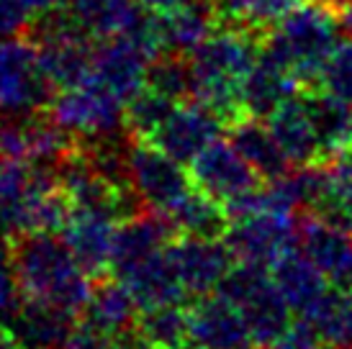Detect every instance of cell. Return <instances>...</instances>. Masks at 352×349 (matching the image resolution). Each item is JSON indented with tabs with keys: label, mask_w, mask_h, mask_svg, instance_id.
<instances>
[{
	"label": "cell",
	"mask_w": 352,
	"mask_h": 349,
	"mask_svg": "<svg viewBox=\"0 0 352 349\" xmlns=\"http://www.w3.org/2000/svg\"><path fill=\"white\" fill-rule=\"evenodd\" d=\"M6 239L26 301L50 303L75 316L82 313L93 295L96 278L80 267L59 234L31 232Z\"/></svg>",
	"instance_id": "cell-1"
},
{
	"label": "cell",
	"mask_w": 352,
	"mask_h": 349,
	"mask_svg": "<svg viewBox=\"0 0 352 349\" xmlns=\"http://www.w3.org/2000/svg\"><path fill=\"white\" fill-rule=\"evenodd\" d=\"M263 52V36L247 29L224 26L216 29L190 54L193 90L190 98L211 108L229 124L245 116L242 108V80L254 67Z\"/></svg>",
	"instance_id": "cell-2"
},
{
	"label": "cell",
	"mask_w": 352,
	"mask_h": 349,
	"mask_svg": "<svg viewBox=\"0 0 352 349\" xmlns=\"http://www.w3.org/2000/svg\"><path fill=\"white\" fill-rule=\"evenodd\" d=\"M340 16L319 3H301L265 31L263 54L294 72L301 90H314L327 57L340 44Z\"/></svg>",
	"instance_id": "cell-3"
},
{
	"label": "cell",
	"mask_w": 352,
	"mask_h": 349,
	"mask_svg": "<svg viewBox=\"0 0 352 349\" xmlns=\"http://www.w3.org/2000/svg\"><path fill=\"white\" fill-rule=\"evenodd\" d=\"M216 293L224 295L226 301H232L245 313L257 347L283 337L288 326L294 324L291 306L275 288V280L267 267L236 262L224 275V280L219 282Z\"/></svg>",
	"instance_id": "cell-4"
},
{
	"label": "cell",
	"mask_w": 352,
	"mask_h": 349,
	"mask_svg": "<svg viewBox=\"0 0 352 349\" xmlns=\"http://www.w3.org/2000/svg\"><path fill=\"white\" fill-rule=\"evenodd\" d=\"M54 85L29 36L0 39V113H36L50 106Z\"/></svg>",
	"instance_id": "cell-5"
},
{
	"label": "cell",
	"mask_w": 352,
	"mask_h": 349,
	"mask_svg": "<svg viewBox=\"0 0 352 349\" xmlns=\"http://www.w3.org/2000/svg\"><path fill=\"white\" fill-rule=\"evenodd\" d=\"M47 113L78 139L118 134L129 128L126 103L90 80L82 85L57 90L47 106Z\"/></svg>",
	"instance_id": "cell-6"
},
{
	"label": "cell",
	"mask_w": 352,
	"mask_h": 349,
	"mask_svg": "<svg viewBox=\"0 0 352 349\" xmlns=\"http://www.w3.org/2000/svg\"><path fill=\"white\" fill-rule=\"evenodd\" d=\"M129 183L142 203L162 214H167L193 188L190 172H186L183 162L137 136L129 146Z\"/></svg>",
	"instance_id": "cell-7"
},
{
	"label": "cell",
	"mask_w": 352,
	"mask_h": 349,
	"mask_svg": "<svg viewBox=\"0 0 352 349\" xmlns=\"http://www.w3.org/2000/svg\"><path fill=\"white\" fill-rule=\"evenodd\" d=\"M224 242L236 262L273 267L298 244V218L280 211H263L234 218L226 229Z\"/></svg>",
	"instance_id": "cell-8"
},
{
	"label": "cell",
	"mask_w": 352,
	"mask_h": 349,
	"mask_svg": "<svg viewBox=\"0 0 352 349\" xmlns=\"http://www.w3.org/2000/svg\"><path fill=\"white\" fill-rule=\"evenodd\" d=\"M224 128H229L226 121L211 108H206L198 100H190V103L180 100L173 108V113L165 118V124L157 128L147 142L160 146L170 157H175L177 162L190 165L206 146L221 139Z\"/></svg>",
	"instance_id": "cell-9"
},
{
	"label": "cell",
	"mask_w": 352,
	"mask_h": 349,
	"mask_svg": "<svg viewBox=\"0 0 352 349\" xmlns=\"http://www.w3.org/2000/svg\"><path fill=\"white\" fill-rule=\"evenodd\" d=\"M190 180L198 190L211 195L216 201H232L236 195H245L254 190L265 180L254 172V167L247 162L245 157L234 149L229 139H216L214 144H208L201 155L190 162Z\"/></svg>",
	"instance_id": "cell-10"
},
{
	"label": "cell",
	"mask_w": 352,
	"mask_h": 349,
	"mask_svg": "<svg viewBox=\"0 0 352 349\" xmlns=\"http://www.w3.org/2000/svg\"><path fill=\"white\" fill-rule=\"evenodd\" d=\"M167 254L190 298H204L214 293L236 262L224 239H198L183 234L170 242Z\"/></svg>",
	"instance_id": "cell-11"
},
{
	"label": "cell",
	"mask_w": 352,
	"mask_h": 349,
	"mask_svg": "<svg viewBox=\"0 0 352 349\" xmlns=\"http://www.w3.org/2000/svg\"><path fill=\"white\" fill-rule=\"evenodd\" d=\"M188 339L201 349H254L245 313L224 295H204L188 306Z\"/></svg>",
	"instance_id": "cell-12"
},
{
	"label": "cell",
	"mask_w": 352,
	"mask_h": 349,
	"mask_svg": "<svg viewBox=\"0 0 352 349\" xmlns=\"http://www.w3.org/2000/svg\"><path fill=\"white\" fill-rule=\"evenodd\" d=\"M149 54L137 41L126 36H106L96 44L93 54V75L90 82H98L108 93L129 103L131 98L147 87Z\"/></svg>",
	"instance_id": "cell-13"
},
{
	"label": "cell",
	"mask_w": 352,
	"mask_h": 349,
	"mask_svg": "<svg viewBox=\"0 0 352 349\" xmlns=\"http://www.w3.org/2000/svg\"><path fill=\"white\" fill-rule=\"evenodd\" d=\"M180 232L173 218L162 211L144 208L131 218L116 226L113 236V260H111V275H121L137 262L147 260L152 254L162 252L167 244L177 239Z\"/></svg>",
	"instance_id": "cell-14"
},
{
	"label": "cell",
	"mask_w": 352,
	"mask_h": 349,
	"mask_svg": "<svg viewBox=\"0 0 352 349\" xmlns=\"http://www.w3.org/2000/svg\"><path fill=\"white\" fill-rule=\"evenodd\" d=\"M298 247L337 288H352V236L314 214L298 218Z\"/></svg>",
	"instance_id": "cell-15"
},
{
	"label": "cell",
	"mask_w": 352,
	"mask_h": 349,
	"mask_svg": "<svg viewBox=\"0 0 352 349\" xmlns=\"http://www.w3.org/2000/svg\"><path fill=\"white\" fill-rule=\"evenodd\" d=\"M267 126L273 131L275 142L280 146L291 167H306L324 162V152L319 144V134L314 126V118L309 113L306 98L294 95L283 106L275 108L267 116Z\"/></svg>",
	"instance_id": "cell-16"
},
{
	"label": "cell",
	"mask_w": 352,
	"mask_h": 349,
	"mask_svg": "<svg viewBox=\"0 0 352 349\" xmlns=\"http://www.w3.org/2000/svg\"><path fill=\"white\" fill-rule=\"evenodd\" d=\"M116 226H118L116 221L103 218V216L72 211L69 221L59 232V236L69 247L72 257L80 262V267L88 272V275H93L96 280L111 275Z\"/></svg>",
	"instance_id": "cell-17"
},
{
	"label": "cell",
	"mask_w": 352,
	"mask_h": 349,
	"mask_svg": "<svg viewBox=\"0 0 352 349\" xmlns=\"http://www.w3.org/2000/svg\"><path fill=\"white\" fill-rule=\"evenodd\" d=\"M167 247L162 252L137 262L126 272L116 275V278L126 282L129 291L134 293L139 308H155V306H167V303H186L190 298L188 291L183 288L180 278H177L175 264L167 254Z\"/></svg>",
	"instance_id": "cell-18"
},
{
	"label": "cell",
	"mask_w": 352,
	"mask_h": 349,
	"mask_svg": "<svg viewBox=\"0 0 352 349\" xmlns=\"http://www.w3.org/2000/svg\"><path fill=\"white\" fill-rule=\"evenodd\" d=\"M270 275H273L275 288L280 291L285 303L298 316H309L316 308V303L322 301L329 291L327 275L296 247L275 262Z\"/></svg>",
	"instance_id": "cell-19"
},
{
	"label": "cell",
	"mask_w": 352,
	"mask_h": 349,
	"mask_svg": "<svg viewBox=\"0 0 352 349\" xmlns=\"http://www.w3.org/2000/svg\"><path fill=\"white\" fill-rule=\"evenodd\" d=\"M301 82L296 80L294 72L280 67L278 62L267 59L260 52V59L254 62V67L247 72L242 80V108L245 116L267 118L275 108H280L288 98L298 95Z\"/></svg>",
	"instance_id": "cell-20"
},
{
	"label": "cell",
	"mask_w": 352,
	"mask_h": 349,
	"mask_svg": "<svg viewBox=\"0 0 352 349\" xmlns=\"http://www.w3.org/2000/svg\"><path fill=\"white\" fill-rule=\"evenodd\" d=\"M10 329L16 331L23 349H59L67 339L78 316L50 303L26 301L8 319Z\"/></svg>",
	"instance_id": "cell-21"
},
{
	"label": "cell",
	"mask_w": 352,
	"mask_h": 349,
	"mask_svg": "<svg viewBox=\"0 0 352 349\" xmlns=\"http://www.w3.org/2000/svg\"><path fill=\"white\" fill-rule=\"evenodd\" d=\"M229 142L254 167V172L263 180H275V177H283L285 172H291V162L285 159L273 131L267 124H263V118H236L234 124H229Z\"/></svg>",
	"instance_id": "cell-22"
},
{
	"label": "cell",
	"mask_w": 352,
	"mask_h": 349,
	"mask_svg": "<svg viewBox=\"0 0 352 349\" xmlns=\"http://www.w3.org/2000/svg\"><path fill=\"white\" fill-rule=\"evenodd\" d=\"M219 29V13L214 0H188L186 5L162 13V39L165 52L193 54Z\"/></svg>",
	"instance_id": "cell-23"
},
{
	"label": "cell",
	"mask_w": 352,
	"mask_h": 349,
	"mask_svg": "<svg viewBox=\"0 0 352 349\" xmlns=\"http://www.w3.org/2000/svg\"><path fill=\"white\" fill-rule=\"evenodd\" d=\"M139 303L134 293L129 291V285L121 278H100L96 280L93 295H90L88 306L82 308V321H88L90 326L106 331V334H116V331L126 329L139 319Z\"/></svg>",
	"instance_id": "cell-24"
},
{
	"label": "cell",
	"mask_w": 352,
	"mask_h": 349,
	"mask_svg": "<svg viewBox=\"0 0 352 349\" xmlns=\"http://www.w3.org/2000/svg\"><path fill=\"white\" fill-rule=\"evenodd\" d=\"M167 216L173 218L177 232L183 236H198V239H224L226 229H229V214L221 201H216L204 190H188L180 201H177Z\"/></svg>",
	"instance_id": "cell-25"
},
{
	"label": "cell",
	"mask_w": 352,
	"mask_h": 349,
	"mask_svg": "<svg viewBox=\"0 0 352 349\" xmlns=\"http://www.w3.org/2000/svg\"><path fill=\"white\" fill-rule=\"evenodd\" d=\"M67 8L82 23L93 39H106L126 34L137 21L144 3L142 0H69Z\"/></svg>",
	"instance_id": "cell-26"
},
{
	"label": "cell",
	"mask_w": 352,
	"mask_h": 349,
	"mask_svg": "<svg viewBox=\"0 0 352 349\" xmlns=\"http://www.w3.org/2000/svg\"><path fill=\"white\" fill-rule=\"evenodd\" d=\"M301 3L306 0H214V8L221 26H236L265 36V31Z\"/></svg>",
	"instance_id": "cell-27"
},
{
	"label": "cell",
	"mask_w": 352,
	"mask_h": 349,
	"mask_svg": "<svg viewBox=\"0 0 352 349\" xmlns=\"http://www.w3.org/2000/svg\"><path fill=\"white\" fill-rule=\"evenodd\" d=\"M306 319L314 321L327 347H352V288H329Z\"/></svg>",
	"instance_id": "cell-28"
},
{
	"label": "cell",
	"mask_w": 352,
	"mask_h": 349,
	"mask_svg": "<svg viewBox=\"0 0 352 349\" xmlns=\"http://www.w3.org/2000/svg\"><path fill=\"white\" fill-rule=\"evenodd\" d=\"M137 326L155 344V349H170L190 341L188 339L190 321H188L186 303H167V306H155V308H142Z\"/></svg>",
	"instance_id": "cell-29"
},
{
	"label": "cell",
	"mask_w": 352,
	"mask_h": 349,
	"mask_svg": "<svg viewBox=\"0 0 352 349\" xmlns=\"http://www.w3.org/2000/svg\"><path fill=\"white\" fill-rule=\"evenodd\" d=\"M147 87L155 93L173 98V100H183L190 98L193 90V69H190V57L177 52H165L149 59L147 65Z\"/></svg>",
	"instance_id": "cell-30"
},
{
	"label": "cell",
	"mask_w": 352,
	"mask_h": 349,
	"mask_svg": "<svg viewBox=\"0 0 352 349\" xmlns=\"http://www.w3.org/2000/svg\"><path fill=\"white\" fill-rule=\"evenodd\" d=\"M177 100L144 87L126 103V126L137 139H149L173 113Z\"/></svg>",
	"instance_id": "cell-31"
},
{
	"label": "cell",
	"mask_w": 352,
	"mask_h": 349,
	"mask_svg": "<svg viewBox=\"0 0 352 349\" xmlns=\"http://www.w3.org/2000/svg\"><path fill=\"white\" fill-rule=\"evenodd\" d=\"M314 90H322L352 106V39H340V44L332 49Z\"/></svg>",
	"instance_id": "cell-32"
},
{
	"label": "cell",
	"mask_w": 352,
	"mask_h": 349,
	"mask_svg": "<svg viewBox=\"0 0 352 349\" xmlns=\"http://www.w3.org/2000/svg\"><path fill=\"white\" fill-rule=\"evenodd\" d=\"M21 303H23V293H21L19 278L10 262L8 239H6L0 242V319L8 321Z\"/></svg>",
	"instance_id": "cell-33"
},
{
	"label": "cell",
	"mask_w": 352,
	"mask_h": 349,
	"mask_svg": "<svg viewBox=\"0 0 352 349\" xmlns=\"http://www.w3.org/2000/svg\"><path fill=\"white\" fill-rule=\"evenodd\" d=\"M257 349H324V339L311 319H296L283 337H278L270 344H260Z\"/></svg>",
	"instance_id": "cell-34"
},
{
	"label": "cell",
	"mask_w": 352,
	"mask_h": 349,
	"mask_svg": "<svg viewBox=\"0 0 352 349\" xmlns=\"http://www.w3.org/2000/svg\"><path fill=\"white\" fill-rule=\"evenodd\" d=\"M31 16L34 13L23 0H0V39L19 36L21 31L29 29Z\"/></svg>",
	"instance_id": "cell-35"
},
{
	"label": "cell",
	"mask_w": 352,
	"mask_h": 349,
	"mask_svg": "<svg viewBox=\"0 0 352 349\" xmlns=\"http://www.w3.org/2000/svg\"><path fill=\"white\" fill-rule=\"evenodd\" d=\"M59 349H111V334L90 326L88 321H78Z\"/></svg>",
	"instance_id": "cell-36"
},
{
	"label": "cell",
	"mask_w": 352,
	"mask_h": 349,
	"mask_svg": "<svg viewBox=\"0 0 352 349\" xmlns=\"http://www.w3.org/2000/svg\"><path fill=\"white\" fill-rule=\"evenodd\" d=\"M111 349H155V344L142 334L137 324L111 334Z\"/></svg>",
	"instance_id": "cell-37"
},
{
	"label": "cell",
	"mask_w": 352,
	"mask_h": 349,
	"mask_svg": "<svg viewBox=\"0 0 352 349\" xmlns=\"http://www.w3.org/2000/svg\"><path fill=\"white\" fill-rule=\"evenodd\" d=\"M29 10L34 16H39V13H47V10H54V8H62V5H67L69 0H23Z\"/></svg>",
	"instance_id": "cell-38"
},
{
	"label": "cell",
	"mask_w": 352,
	"mask_h": 349,
	"mask_svg": "<svg viewBox=\"0 0 352 349\" xmlns=\"http://www.w3.org/2000/svg\"><path fill=\"white\" fill-rule=\"evenodd\" d=\"M147 8L157 10V13H167V10H175L180 5H186L188 0H142Z\"/></svg>",
	"instance_id": "cell-39"
},
{
	"label": "cell",
	"mask_w": 352,
	"mask_h": 349,
	"mask_svg": "<svg viewBox=\"0 0 352 349\" xmlns=\"http://www.w3.org/2000/svg\"><path fill=\"white\" fill-rule=\"evenodd\" d=\"M314 3H319L322 8L332 10L334 16H340V19L352 8V0H314Z\"/></svg>",
	"instance_id": "cell-40"
},
{
	"label": "cell",
	"mask_w": 352,
	"mask_h": 349,
	"mask_svg": "<svg viewBox=\"0 0 352 349\" xmlns=\"http://www.w3.org/2000/svg\"><path fill=\"white\" fill-rule=\"evenodd\" d=\"M342 26H344L347 31H352V8L342 16Z\"/></svg>",
	"instance_id": "cell-41"
},
{
	"label": "cell",
	"mask_w": 352,
	"mask_h": 349,
	"mask_svg": "<svg viewBox=\"0 0 352 349\" xmlns=\"http://www.w3.org/2000/svg\"><path fill=\"white\" fill-rule=\"evenodd\" d=\"M332 349H352V347H332Z\"/></svg>",
	"instance_id": "cell-42"
}]
</instances>
